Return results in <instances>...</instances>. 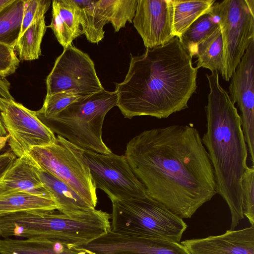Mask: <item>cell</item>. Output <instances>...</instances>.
<instances>
[{"label": "cell", "mask_w": 254, "mask_h": 254, "mask_svg": "<svg viewBox=\"0 0 254 254\" xmlns=\"http://www.w3.org/2000/svg\"><path fill=\"white\" fill-rule=\"evenodd\" d=\"M96 189L103 190L111 200L127 199L147 194L124 155L108 154L82 148Z\"/></svg>", "instance_id": "cell-9"}, {"label": "cell", "mask_w": 254, "mask_h": 254, "mask_svg": "<svg viewBox=\"0 0 254 254\" xmlns=\"http://www.w3.org/2000/svg\"><path fill=\"white\" fill-rule=\"evenodd\" d=\"M82 248L94 254H190L181 243L160 237L119 234L111 230Z\"/></svg>", "instance_id": "cell-13"}, {"label": "cell", "mask_w": 254, "mask_h": 254, "mask_svg": "<svg viewBox=\"0 0 254 254\" xmlns=\"http://www.w3.org/2000/svg\"><path fill=\"white\" fill-rule=\"evenodd\" d=\"M243 214L251 226H254V166L248 167L245 171L242 181Z\"/></svg>", "instance_id": "cell-29"}, {"label": "cell", "mask_w": 254, "mask_h": 254, "mask_svg": "<svg viewBox=\"0 0 254 254\" xmlns=\"http://www.w3.org/2000/svg\"><path fill=\"white\" fill-rule=\"evenodd\" d=\"M0 254H89L81 248H70L42 239H0Z\"/></svg>", "instance_id": "cell-19"}, {"label": "cell", "mask_w": 254, "mask_h": 254, "mask_svg": "<svg viewBox=\"0 0 254 254\" xmlns=\"http://www.w3.org/2000/svg\"><path fill=\"white\" fill-rule=\"evenodd\" d=\"M254 40L246 50L230 78L229 95L237 103L250 160L254 163Z\"/></svg>", "instance_id": "cell-12"}, {"label": "cell", "mask_w": 254, "mask_h": 254, "mask_svg": "<svg viewBox=\"0 0 254 254\" xmlns=\"http://www.w3.org/2000/svg\"><path fill=\"white\" fill-rule=\"evenodd\" d=\"M51 2L50 0H24L20 36L33 23L45 16Z\"/></svg>", "instance_id": "cell-30"}, {"label": "cell", "mask_w": 254, "mask_h": 254, "mask_svg": "<svg viewBox=\"0 0 254 254\" xmlns=\"http://www.w3.org/2000/svg\"><path fill=\"white\" fill-rule=\"evenodd\" d=\"M196 67H203L211 71L217 70L222 76L225 73V64L223 44L219 26L200 42L196 49Z\"/></svg>", "instance_id": "cell-22"}, {"label": "cell", "mask_w": 254, "mask_h": 254, "mask_svg": "<svg viewBox=\"0 0 254 254\" xmlns=\"http://www.w3.org/2000/svg\"><path fill=\"white\" fill-rule=\"evenodd\" d=\"M80 97L72 91H64L46 96L42 108L35 113L37 117L54 116Z\"/></svg>", "instance_id": "cell-28"}, {"label": "cell", "mask_w": 254, "mask_h": 254, "mask_svg": "<svg viewBox=\"0 0 254 254\" xmlns=\"http://www.w3.org/2000/svg\"><path fill=\"white\" fill-rule=\"evenodd\" d=\"M219 26L215 18L209 13L197 19L179 39L182 46L192 57L197 45L210 35Z\"/></svg>", "instance_id": "cell-27"}, {"label": "cell", "mask_w": 254, "mask_h": 254, "mask_svg": "<svg viewBox=\"0 0 254 254\" xmlns=\"http://www.w3.org/2000/svg\"><path fill=\"white\" fill-rule=\"evenodd\" d=\"M147 194L180 218H190L217 193L213 167L192 124L146 130L124 155Z\"/></svg>", "instance_id": "cell-1"}, {"label": "cell", "mask_w": 254, "mask_h": 254, "mask_svg": "<svg viewBox=\"0 0 254 254\" xmlns=\"http://www.w3.org/2000/svg\"><path fill=\"white\" fill-rule=\"evenodd\" d=\"M55 211H25L15 219L18 237L42 239L78 248L107 234L111 229V214L96 209L69 215Z\"/></svg>", "instance_id": "cell-4"}, {"label": "cell", "mask_w": 254, "mask_h": 254, "mask_svg": "<svg viewBox=\"0 0 254 254\" xmlns=\"http://www.w3.org/2000/svg\"><path fill=\"white\" fill-rule=\"evenodd\" d=\"M47 26L45 16L30 25L19 36L15 48L20 61H32L41 56V45Z\"/></svg>", "instance_id": "cell-25"}, {"label": "cell", "mask_w": 254, "mask_h": 254, "mask_svg": "<svg viewBox=\"0 0 254 254\" xmlns=\"http://www.w3.org/2000/svg\"><path fill=\"white\" fill-rule=\"evenodd\" d=\"M7 134V133L4 128L2 123L0 121V135L2 136H6Z\"/></svg>", "instance_id": "cell-35"}, {"label": "cell", "mask_w": 254, "mask_h": 254, "mask_svg": "<svg viewBox=\"0 0 254 254\" xmlns=\"http://www.w3.org/2000/svg\"><path fill=\"white\" fill-rule=\"evenodd\" d=\"M20 61L14 49L0 44V76L5 77L14 73Z\"/></svg>", "instance_id": "cell-31"}, {"label": "cell", "mask_w": 254, "mask_h": 254, "mask_svg": "<svg viewBox=\"0 0 254 254\" xmlns=\"http://www.w3.org/2000/svg\"><path fill=\"white\" fill-rule=\"evenodd\" d=\"M111 229L131 236L160 237L180 243L187 225L147 194L111 200Z\"/></svg>", "instance_id": "cell-6"}, {"label": "cell", "mask_w": 254, "mask_h": 254, "mask_svg": "<svg viewBox=\"0 0 254 254\" xmlns=\"http://www.w3.org/2000/svg\"><path fill=\"white\" fill-rule=\"evenodd\" d=\"M18 192L54 199L42 183L37 166L27 154L16 158L0 178V196Z\"/></svg>", "instance_id": "cell-16"}, {"label": "cell", "mask_w": 254, "mask_h": 254, "mask_svg": "<svg viewBox=\"0 0 254 254\" xmlns=\"http://www.w3.org/2000/svg\"><path fill=\"white\" fill-rule=\"evenodd\" d=\"M114 91L103 90L81 97L57 115L38 117L54 133L71 143L96 152L111 153L102 139V127L107 113L117 105Z\"/></svg>", "instance_id": "cell-5"}, {"label": "cell", "mask_w": 254, "mask_h": 254, "mask_svg": "<svg viewBox=\"0 0 254 254\" xmlns=\"http://www.w3.org/2000/svg\"><path fill=\"white\" fill-rule=\"evenodd\" d=\"M10 84L5 78L0 76V98L14 100L9 92Z\"/></svg>", "instance_id": "cell-33"}, {"label": "cell", "mask_w": 254, "mask_h": 254, "mask_svg": "<svg viewBox=\"0 0 254 254\" xmlns=\"http://www.w3.org/2000/svg\"><path fill=\"white\" fill-rule=\"evenodd\" d=\"M98 1L115 32L124 28L127 22H132L138 0H99Z\"/></svg>", "instance_id": "cell-26"}, {"label": "cell", "mask_w": 254, "mask_h": 254, "mask_svg": "<svg viewBox=\"0 0 254 254\" xmlns=\"http://www.w3.org/2000/svg\"><path fill=\"white\" fill-rule=\"evenodd\" d=\"M181 244L190 254H254V226Z\"/></svg>", "instance_id": "cell-15"}, {"label": "cell", "mask_w": 254, "mask_h": 254, "mask_svg": "<svg viewBox=\"0 0 254 254\" xmlns=\"http://www.w3.org/2000/svg\"><path fill=\"white\" fill-rule=\"evenodd\" d=\"M24 0H14L0 11V44L15 49L20 36Z\"/></svg>", "instance_id": "cell-24"}, {"label": "cell", "mask_w": 254, "mask_h": 254, "mask_svg": "<svg viewBox=\"0 0 254 254\" xmlns=\"http://www.w3.org/2000/svg\"><path fill=\"white\" fill-rule=\"evenodd\" d=\"M192 58L177 37L140 55L131 54L124 80L115 84L116 106L124 117L163 119L188 108L197 87Z\"/></svg>", "instance_id": "cell-2"}, {"label": "cell", "mask_w": 254, "mask_h": 254, "mask_svg": "<svg viewBox=\"0 0 254 254\" xmlns=\"http://www.w3.org/2000/svg\"><path fill=\"white\" fill-rule=\"evenodd\" d=\"M74 1L79 8L82 33L90 43H98L104 37V27L108 21L98 0Z\"/></svg>", "instance_id": "cell-20"}, {"label": "cell", "mask_w": 254, "mask_h": 254, "mask_svg": "<svg viewBox=\"0 0 254 254\" xmlns=\"http://www.w3.org/2000/svg\"><path fill=\"white\" fill-rule=\"evenodd\" d=\"M16 159V157L11 150L0 151V178Z\"/></svg>", "instance_id": "cell-32"}, {"label": "cell", "mask_w": 254, "mask_h": 254, "mask_svg": "<svg viewBox=\"0 0 254 254\" xmlns=\"http://www.w3.org/2000/svg\"><path fill=\"white\" fill-rule=\"evenodd\" d=\"M210 91L205 106L206 131L201 141L212 164L217 193L229 208L234 229L244 218L242 181L248 148L237 109L219 83L217 70L206 74Z\"/></svg>", "instance_id": "cell-3"}, {"label": "cell", "mask_w": 254, "mask_h": 254, "mask_svg": "<svg viewBox=\"0 0 254 254\" xmlns=\"http://www.w3.org/2000/svg\"><path fill=\"white\" fill-rule=\"evenodd\" d=\"M89 254H94L93 253L90 252V251H89Z\"/></svg>", "instance_id": "cell-36"}, {"label": "cell", "mask_w": 254, "mask_h": 254, "mask_svg": "<svg viewBox=\"0 0 254 254\" xmlns=\"http://www.w3.org/2000/svg\"><path fill=\"white\" fill-rule=\"evenodd\" d=\"M59 206L54 199L18 192L0 196V215L25 211H55Z\"/></svg>", "instance_id": "cell-23"}, {"label": "cell", "mask_w": 254, "mask_h": 254, "mask_svg": "<svg viewBox=\"0 0 254 254\" xmlns=\"http://www.w3.org/2000/svg\"><path fill=\"white\" fill-rule=\"evenodd\" d=\"M37 167L44 186L48 190L58 204L61 213L74 215L95 209L65 183L50 173Z\"/></svg>", "instance_id": "cell-18"}, {"label": "cell", "mask_w": 254, "mask_h": 254, "mask_svg": "<svg viewBox=\"0 0 254 254\" xmlns=\"http://www.w3.org/2000/svg\"><path fill=\"white\" fill-rule=\"evenodd\" d=\"M215 2V0H172L175 37L180 38L197 19L209 13Z\"/></svg>", "instance_id": "cell-21"}, {"label": "cell", "mask_w": 254, "mask_h": 254, "mask_svg": "<svg viewBox=\"0 0 254 254\" xmlns=\"http://www.w3.org/2000/svg\"><path fill=\"white\" fill-rule=\"evenodd\" d=\"M0 121L9 135L10 150L17 157L34 147L53 143L55 133L31 111L14 100L0 98Z\"/></svg>", "instance_id": "cell-11"}, {"label": "cell", "mask_w": 254, "mask_h": 254, "mask_svg": "<svg viewBox=\"0 0 254 254\" xmlns=\"http://www.w3.org/2000/svg\"><path fill=\"white\" fill-rule=\"evenodd\" d=\"M26 154L37 167L63 182L95 208L96 188L82 148L58 135L53 143L34 147Z\"/></svg>", "instance_id": "cell-7"}, {"label": "cell", "mask_w": 254, "mask_h": 254, "mask_svg": "<svg viewBox=\"0 0 254 254\" xmlns=\"http://www.w3.org/2000/svg\"><path fill=\"white\" fill-rule=\"evenodd\" d=\"M47 94L72 91L80 97L104 89L89 56L72 44L64 49L46 78Z\"/></svg>", "instance_id": "cell-10"}, {"label": "cell", "mask_w": 254, "mask_h": 254, "mask_svg": "<svg viewBox=\"0 0 254 254\" xmlns=\"http://www.w3.org/2000/svg\"><path fill=\"white\" fill-rule=\"evenodd\" d=\"M209 13L215 18L221 30L225 64L222 77L229 81L254 40V0L215 2Z\"/></svg>", "instance_id": "cell-8"}, {"label": "cell", "mask_w": 254, "mask_h": 254, "mask_svg": "<svg viewBox=\"0 0 254 254\" xmlns=\"http://www.w3.org/2000/svg\"><path fill=\"white\" fill-rule=\"evenodd\" d=\"M132 22L146 48L166 44L175 37L172 0H138Z\"/></svg>", "instance_id": "cell-14"}, {"label": "cell", "mask_w": 254, "mask_h": 254, "mask_svg": "<svg viewBox=\"0 0 254 254\" xmlns=\"http://www.w3.org/2000/svg\"><path fill=\"white\" fill-rule=\"evenodd\" d=\"M52 2V18L47 27L53 30L64 49L83 34L80 28L79 8L74 0H54Z\"/></svg>", "instance_id": "cell-17"}, {"label": "cell", "mask_w": 254, "mask_h": 254, "mask_svg": "<svg viewBox=\"0 0 254 254\" xmlns=\"http://www.w3.org/2000/svg\"><path fill=\"white\" fill-rule=\"evenodd\" d=\"M14 0H0V11L11 3Z\"/></svg>", "instance_id": "cell-34"}]
</instances>
